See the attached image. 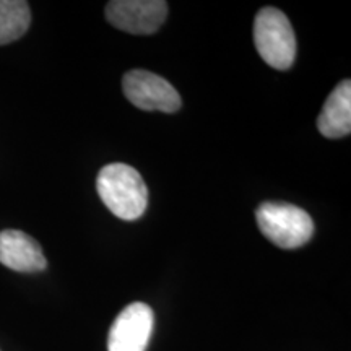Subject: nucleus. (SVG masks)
I'll return each mask as SVG.
<instances>
[{"label": "nucleus", "mask_w": 351, "mask_h": 351, "mask_svg": "<svg viewBox=\"0 0 351 351\" xmlns=\"http://www.w3.org/2000/svg\"><path fill=\"white\" fill-rule=\"evenodd\" d=\"M254 44L262 60L276 70H288L296 59V36L288 16L275 7H263L254 21Z\"/></svg>", "instance_id": "nucleus-3"}, {"label": "nucleus", "mask_w": 351, "mask_h": 351, "mask_svg": "<svg viewBox=\"0 0 351 351\" xmlns=\"http://www.w3.org/2000/svg\"><path fill=\"white\" fill-rule=\"evenodd\" d=\"M168 15L163 0H112L106 5V20L130 34H153Z\"/></svg>", "instance_id": "nucleus-5"}, {"label": "nucleus", "mask_w": 351, "mask_h": 351, "mask_svg": "<svg viewBox=\"0 0 351 351\" xmlns=\"http://www.w3.org/2000/svg\"><path fill=\"white\" fill-rule=\"evenodd\" d=\"M317 129L327 138H341L351 132V82L343 80L328 95L317 119Z\"/></svg>", "instance_id": "nucleus-8"}, {"label": "nucleus", "mask_w": 351, "mask_h": 351, "mask_svg": "<svg viewBox=\"0 0 351 351\" xmlns=\"http://www.w3.org/2000/svg\"><path fill=\"white\" fill-rule=\"evenodd\" d=\"M96 189L103 204L112 215L125 221L142 217L148 205V189L135 168L111 163L99 171Z\"/></svg>", "instance_id": "nucleus-1"}, {"label": "nucleus", "mask_w": 351, "mask_h": 351, "mask_svg": "<svg viewBox=\"0 0 351 351\" xmlns=\"http://www.w3.org/2000/svg\"><path fill=\"white\" fill-rule=\"evenodd\" d=\"M125 98L143 111H161L173 114L179 111L182 101L176 88L163 77L148 70L135 69L127 72L122 80Z\"/></svg>", "instance_id": "nucleus-4"}, {"label": "nucleus", "mask_w": 351, "mask_h": 351, "mask_svg": "<svg viewBox=\"0 0 351 351\" xmlns=\"http://www.w3.org/2000/svg\"><path fill=\"white\" fill-rule=\"evenodd\" d=\"M0 263L20 274H36L47 267L38 241L19 230L0 232Z\"/></svg>", "instance_id": "nucleus-7"}, {"label": "nucleus", "mask_w": 351, "mask_h": 351, "mask_svg": "<svg viewBox=\"0 0 351 351\" xmlns=\"http://www.w3.org/2000/svg\"><path fill=\"white\" fill-rule=\"evenodd\" d=\"M152 307L145 302H132L122 309L109 328L108 351H145L152 339Z\"/></svg>", "instance_id": "nucleus-6"}, {"label": "nucleus", "mask_w": 351, "mask_h": 351, "mask_svg": "<svg viewBox=\"0 0 351 351\" xmlns=\"http://www.w3.org/2000/svg\"><path fill=\"white\" fill-rule=\"evenodd\" d=\"M32 25V10L25 0H0V46L20 39Z\"/></svg>", "instance_id": "nucleus-9"}, {"label": "nucleus", "mask_w": 351, "mask_h": 351, "mask_svg": "<svg viewBox=\"0 0 351 351\" xmlns=\"http://www.w3.org/2000/svg\"><path fill=\"white\" fill-rule=\"evenodd\" d=\"M256 218L262 234L282 249L301 247L314 234V221L309 213L285 202H263Z\"/></svg>", "instance_id": "nucleus-2"}]
</instances>
